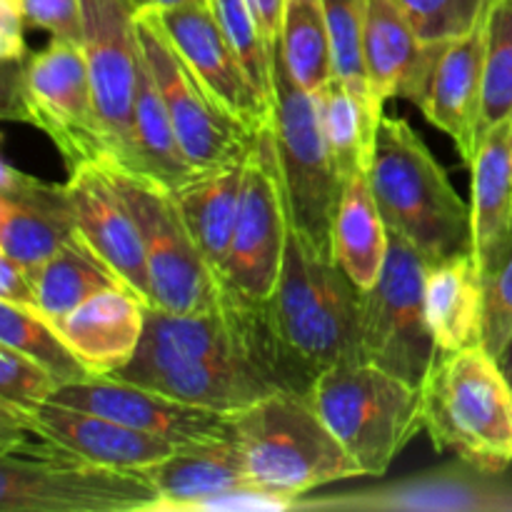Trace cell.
Masks as SVG:
<instances>
[{"instance_id": "cell-1", "label": "cell", "mask_w": 512, "mask_h": 512, "mask_svg": "<svg viewBox=\"0 0 512 512\" xmlns=\"http://www.w3.org/2000/svg\"><path fill=\"white\" fill-rule=\"evenodd\" d=\"M108 378L218 413H235L280 390L308 395L315 385V375L275 333L265 300L228 288L205 313L148 308L138 353Z\"/></svg>"}, {"instance_id": "cell-2", "label": "cell", "mask_w": 512, "mask_h": 512, "mask_svg": "<svg viewBox=\"0 0 512 512\" xmlns=\"http://www.w3.org/2000/svg\"><path fill=\"white\" fill-rule=\"evenodd\" d=\"M368 175L388 228L430 265L473 253L470 205L408 120L380 118Z\"/></svg>"}, {"instance_id": "cell-3", "label": "cell", "mask_w": 512, "mask_h": 512, "mask_svg": "<svg viewBox=\"0 0 512 512\" xmlns=\"http://www.w3.org/2000/svg\"><path fill=\"white\" fill-rule=\"evenodd\" d=\"M360 300L363 290L333 250L318 248L293 225L278 285L265 300L270 323L290 353L315 375L365 360Z\"/></svg>"}, {"instance_id": "cell-4", "label": "cell", "mask_w": 512, "mask_h": 512, "mask_svg": "<svg viewBox=\"0 0 512 512\" xmlns=\"http://www.w3.org/2000/svg\"><path fill=\"white\" fill-rule=\"evenodd\" d=\"M155 503L140 470L88 463L25 423L0 418L3 512H153Z\"/></svg>"}, {"instance_id": "cell-5", "label": "cell", "mask_w": 512, "mask_h": 512, "mask_svg": "<svg viewBox=\"0 0 512 512\" xmlns=\"http://www.w3.org/2000/svg\"><path fill=\"white\" fill-rule=\"evenodd\" d=\"M228 418L250 478L293 508L310 490L365 475L308 395L280 390Z\"/></svg>"}, {"instance_id": "cell-6", "label": "cell", "mask_w": 512, "mask_h": 512, "mask_svg": "<svg viewBox=\"0 0 512 512\" xmlns=\"http://www.w3.org/2000/svg\"><path fill=\"white\" fill-rule=\"evenodd\" d=\"M423 430L438 450L490 473L512 465V385L485 345L440 353L420 385Z\"/></svg>"}, {"instance_id": "cell-7", "label": "cell", "mask_w": 512, "mask_h": 512, "mask_svg": "<svg viewBox=\"0 0 512 512\" xmlns=\"http://www.w3.org/2000/svg\"><path fill=\"white\" fill-rule=\"evenodd\" d=\"M308 398L370 478L388 473L393 460L423 430L418 385L368 360L323 370Z\"/></svg>"}, {"instance_id": "cell-8", "label": "cell", "mask_w": 512, "mask_h": 512, "mask_svg": "<svg viewBox=\"0 0 512 512\" xmlns=\"http://www.w3.org/2000/svg\"><path fill=\"white\" fill-rule=\"evenodd\" d=\"M3 118L53 140L68 170L108 160L83 45L50 38L23 63H5Z\"/></svg>"}, {"instance_id": "cell-9", "label": "cell", "mask_w": 512, "mask_h": 512, "mask_svg": "<svg viewBox=\"0 0 512 512\" xmlns=\"http://www.w3.org/2000/svg\"><path fill=\"white\" fill-rule=\"evenodd\" d=\"M428 268L423 253L390 230L383 273L360 300L363 358L418 388L440 355L425 310Z\"/></svg>"}, {"instance_id": "cell-10", "label": "cell", "mask_w": 512, "mask_h": 512, "mask_svg": "<svg viewBox=\"0 0 512 512\" xmlns=\"http://www.w3.org/2000/svg\"><path fill=\"white\" fill-rule=\"evenodd\" d=\"M98 165L138 220L153 285V308L165 313H205L215 308L223 283L185 228L173 190L123 165Z\"/></svg>"}, {"instance_id": "cell-11", "label": "cell", "mask_w": 512, "mask_h": 512, "mask_svg": "<svg viewBox=\"0 0 512 512\" xmlns=\"http://www.w3.org/2000/svg\"><path fill=\"white\" fill-rule=\"evenodd\" d=\"M273 90V128L288 190L290 220L310 243L333 250V218L343 178L325 143L315 98L290 75L280 48L273 60Z\"/></svg>"}, {"instance_id": "cell-12", "label": "cell", "mask_w": 512, "mask_h": 512, "mask_svg": "<svg viewBox=\"0 0 512 512\" xmlns=\"http://www.w3.org/2000/svg\"><path fill=\"white\" fill-rule=\"evenodd\" d=\"M293 228L280 168L273 123L258 130L245 163L243 198L228 260L220 273L223 288L253 300H268L283 270Z\"/></svg>"}, {"instance_id": "cell-13", "label": "cell", "mask_w": 512, "mask_h": 512, "mask_svg": "<svg viewBox=\"0 0 512 512\" xmlns=\"http://www.w3.org/2000/svg\"><path fill=\"white\" fill-rule=\"evenodd\" d=\"M138 35L143 58L190 165L195 170H210L245 158L255 133L208 93L153 15H138Z\"/></svg>"}, {"instance_id": "cell-14", "label": "cell", "mask_w": 512, "mask_h": 512, "mask_svg": "<svg viewBox=\"0 0 512 512\" xmlns=\"http://www.w3.org/2000/svg\"><path fill=\"white\" fill-rule=\"evenodd\" d=\"M83 53L88 60L95 108L108 143V160L123 163L130 143L133 105L145 58L133 0H80Z\"/></svg>"}, {"instance_id": "cell-15", "label": "cell", "mask_w": 512, "mask_h": 512, "mask_svg": "<svg viewBox=\"0 0 512 512\" xmlns=\"http://www.w3.org/2000/svg\"><path fill=\"white\" fill-rule=\"evenodd\" d=\"M140 473L158 495L153 512L293 510L290 500L260 488L250 478L233 435L180 445Z\"/></svg>"}, {"instance_id": "cell-16", "label": "cell", "mask_w": 512, "mask_h": 512, "mask_svg": "<svg viewBox=\"0 0 512 512\" xmlns=\"http://www.w3.org/2000/svg\"><path fill=\"white\" fill-rule=\"evenodd\" d=\"M145 15L158 20L180 58L235 120L253 133L273 123L275 105L248 75L210 0H193L163 13Z\"/></svg>"}, {"instance_id": "cell-17", "label": "cell", "mask_w": 512, "mask_h": 512, "mask_svg": "<svg viewBox=\"0 0 512 512\" xmlns=\"http://www.w3.org/2000/svg\"><path fill=\"white\" fill-rule=\"evenodd\" d=\"M398 510V512H512L508 473L465 460L380 488L353 490L330 498H300L293 510Z\"/></svg>"}, {"instance_id": "cell-18", "label": "cell", "mask_w": 512, "mask_h": 512, "mask_svg": "<svg viewBox=\"0 0 512 512\" xmlns=\"http://www.w3.org/2000/svg\"><path fill=\"white\" fill-rule=\"evenodd\" d=\"M50 403L105 415L128 428L158 435L175 445L208 443V440L233 435L228 413L183 403V400L158 393V390L108 378V375H98V378L83 380V383L60 385Z\"/></svg>"}, {"instance_id": "cell-19", "label": "cell", "mask_w": 512, "mask_h": 512, "mask_svg": "<svg viewBox=\"0 0 512 512\" xmlns=\"http://www.w3.org/2000/svg\"><path fill=\"white\" fill-rule=\"evenodd\" d=\"M485 23L460 38L430 43V63L420 88L418 108L443 130L465 163L475 158L483 140Z\"/></svg>"}, {"instance_id": "cell-20", "label": "cell", "mask_w": 512, "mask_h": 512, "mask_svg": "<svg viewBox=\"0 0 512 512\" xmlns=\"http://www.w3.org/2000/svg\"><path fill=\"white\" fill-rule=\"evenodd\" d=\"M70 203L83 243L113 270L120 283L153 308V285L145 258L138 220L113 180L98 163H83L70 170Z\"/></svg>"}, {"instance_id": "cell-21", "label": "cell", "mask_w": 512, "mask_h": 512, "mask_svg": "<svg viewBox=\"0 0 512 512\" xmlns=\"http://www.w3.org/2000/svg\"><path fill=\"white\" fill-rule=\"evenodd\" d=\"M80 238L68 185L48 183L10 163L0 168V255L38 268Z\"/></svg>"}, {"instance_id": "cell-22", "label": "cell", "mask_w": 512, "mask_h": 512, "mask_svg": "<svg viewBox=\"0 0 512 512\" xmlns=\"http://www.w3.org/2000/svg\"><path fill=\"white\" fill-rule=\"evenodd\" d=\"M0 418L25 423L33 433L53 440L55 445L70 450L88 463L105 465V468L143 470L160 463L180 448L170 440L140 433V430L128 428L105 415L65 408V405L50 403V400L28 415L0 413Z\"/></svg>"}, {"instance_id": "cell-23", "label": "cell", "mask_w": 512, "mask_h": 512, "mask_svg": "<svg viewBox=\"0 0 512 512\" xmlns=\"http://www.w3.org/2000/svg\"><path fill=\"white\" fill-rule=\"evenodd\" d=\"M145 320L148 305L133 290L110 288L85 300L55 325L95 375H115L138 353Z\"/></svg>"}, {"instance_id": "cell-24", "label": "cell", "mask_w": 512, "mask_h": 512, "mask_svg": "<svg viewBox=\"0 0 512 512\" xmlns=\"http://www.w3.org/2000/svg\"><path fill=\"white\" fill-rule=\"evenodd\" d=\"M430 63V43L415 30L398 0H368L365 13V68L373 100L418 103Z\"/></svg>"}, {"instance_id": "cell-25", "label": "cell", "mask_w": 512, "mask_h": 512, "mask_svg": "<svg viewBox=\"0 0 512 512\" xmlns=\"http://www.w3.org/2000/svg\"><path fill=\"white\" fill-rule=\"evenodd\" d=\"M425 310L440 353L485 345V288L473 253L430 265Z\"/></svg>"}, {"instance_id": "cell-26", "label": "cell", "mask_w": 512, "mask_h": 512, "mask_svg": "<svg viewBox=\"0 0 512 512\" xmlns=\"http://www.w3.org/2000/svg\"><path fill=\"white\" fill-rule=\"evenodd\" d=\"M245 163L248 155L220 168L200 170L195 178L173 190L185 228L195 245L220 278L238 225L240 198H243Z\"/></svg>"}, {"instance_id": "cell-27", "label": "cell", "mask_w": 512, "mask_h": 512, "mask_svg": "<svg viewBox=\"0 0 512 512\" xmlns=\"http://www.w3.org/2000/svg\"><path fill=\"white\" fill-rule=\"evenodd\" d=\"M390 228L373 195L368 168L343 178L333 218V255L360 290H370L383 273Z\"/></svg>"}, {"instance_id": "cell-28", "label": "cell", "mask_w": 512, "mask_h": 512, "mask_svg": "<svg viewBox=\"0 0 512 512\" xmlns=\"http://www.w3.org/2000/svg\"><path fill=\"white\" fill-rule=\"evenodd\" d=\"M120 165L170 190H178L180 185H185L200 173L190 165L183 148H180L173 120H170L163 95H160L158 85L150 75L148 63H145L143 75H140L128 153H125V160Z\"/></svg>"}, {"instance_id": "cell-29", "label": "cell", "mask_w": 512, "mask_h": 512, "mask_svg": "<svg viewBox=\"0 0 512 512\" xmlns=\"http://www.w3.org/2000/svg\"><path fill=\"white\" fill-rule=\"evenodd\" d=\"M473 173V255L483 258L508 235L512 225V130L510 120L485 130L475 158Z\"/></svg>"}, {"instance_id": "cell-30", "label": "cell", "mask_w": 512, "mask_h": 512, "mask_svg": "<svg viewBox=\"0 0 512 512\" xmlns=\"http://www.w3.org/2000/svg\"><path fill=\"white\" fill-rule=\"evenodd\" d=\"M38 313L50 323H60L68 313L110 288H125L118 275L83 243H65L53 258L33 268Z\"/></svg>"}, {"instance_id": "cell-31", "label": "cell", "mask_w": 512, "mask_h": 512, "mask_svg": "<svg viewBox=\"0 0 512 512\" xmlns=\"http://www.w3.org/2000/svg\"><path fill=\"white\" fill-rule=\"evenodd\" d=\"M313 98L325 143H328L340 178L358 168H370L375 133L380 125L378 120L365 110V105L355 98L353 90L338 75H333Z\"/></svg>"}, {"instance_id": "cell-32", "label": "cell", "mask_w": 512, "mask_h": 512, "mask_svg": "<svg viewBox=\"0 0 512 512\" xmlns=\"http://www.w3.org/2000/svg\"><path fill=\"white\" fill-rule=\"evenodd\" d=\"M280 53L290 75L310 95H318L323 85L333 78V45H330L323 0H288L285 3Z\"/></svg>"}, {"instance_id": "cell-33", "label": "cell", "mask_w": 512, "mask_h": 512, "mask_svg": "<svg viewBox=\"0 0 512 512\" xmlns=\"http://www.w3.org/2000/svg\"><path fill=\"white\" fill-rule=\"evenodd\" d=\"M0 345H8L33 358L35 363L50 370L60 380V385L98 378L70 348L58 325L50 323L38 310L0 303Z\"/></svg>"}, {"instance_id": "cell-34", "label": "cell", "mask_w": 512, "mask_h": 512, "mask_svg": "<svg viewBox=\"0 0 512 512\" xmlns=\"http://www.w3.org/2000/svg\"><path fill=\"white\" fill-rule=\"evenodd\" d=\"M325 20H328L330 45H333L335 75L353 90L355 98L365 105L370 115L380 123L383 108L373 100L365 68V13L368 0H323Z\"/></svg>"}, {"instance_id": "cell-35", "label": "cell", "mask_w": 512, "mask_h": 512, "mask_svg": "<svg viewBox=\"0 0 512 512\" xmlns=\"http://www.w3.org/2000/svg\"><path fill=\"white\" fill-rule=\"evenodd\" d=\"M512 118V0H495L485 18L483 130Z\"/></svg>"}, {"instance_id": "cell-36", "label": "cell", "mask_w": 512, "mask_h": 512, "mask_svg": "<svg viewBox=\"0 0 512 512\" xmlns=\"http://www.w3.org/2000/svg\"><path fill=\"white\" fill-rule=\"evenodd\" d=\"M215 15H218L220 25L228 33L230 43H233L235 53L243 60L245 70L258 85L260 93L275 105V90H273V60L275 53L270 50L268 40L260 33L258 23L253 18L248 0H210Z\"/></svg>"}, {"instance_id": "cell-37", "label": "cell", "mask_w": 512, "mask_h": 512, "mask_svg": "<svg viewBox=\"0 0 512 512\" xmlns=\"http://www.w3.org/2000/svg\"><path fill=\"white\" fill-rule=\"evenodd\" d=\"M478 265L485 288V348L498 355L512 333V225Z\"/></svg>"}, {"instance_id": "cell-38", "label": "cell", "mask_w": 512, "mask_h": 512, "mask_svg": "<svg viewBox=\"0 0 512 512\" xmlns=\"http://www.w3.org/2000/svg\"><path fill=\"white\" fill-rule=\"evenodd\" d=\"M60 380L28 355L0 345V413L28 415L48 403Z\"/></svg>"}, {"instance_id": "cell-39", "label": "cell", "mask_w": 512, "mask_h": 512, "mask_svg": "<svg viewBox=\"0 0 512 512\" xmlns=\"http://www.w3.org/2000/svg\"><path fill=\"white\" fill-rule=\"evenodd\" d=\"M425 43L460 38L485 23L495 0H398Z\"/></svg>"}, {"instance_id": "cell-40", "label": "cell", "mask_w": 512, "mask_h": 512, "mask_svg": "<svg viewBox=\"0 0 512 512\" xmlns=\"http://www.w3.org/2000/svg\"><path fill=\"white\" fill-rule=\"evenodd\" d=\"M30 28H40L50 38L83 45V10L80 0H23Z\"/></svg>"}, {"instance_id": "cell-41", "label": "cell", "mask_w": 512, "mask_h": 512, "mask_svg": "<svg viewBox=\"0 0 512 512\" xmlns=\"http://www.w3.org/2000/svg\"><path fill=\"white\" fill-rule=\"evenodd\" d=\"M23 0H0V58L3 63H23L28 58L25 28H28Z\"/></svg>"}, {"instance_id": "cell-42", "label": "cell", "mask_w": 512, "mask_h": 512, "mask_svg": "<svg viewBox=\"0 0 512 512\" xmlns=\"http://www.w3.org/2000/svg\"><path fill=\"white\" fill-rule=\"evenodd\" d=\"M0 303L38 310L33 268L8 258V255H0Z\"/></svg>"}, {"instance_id": "cell-43", "label": "cell", "mask_w": 512, "mask_h": 512, "mask_svg": "<svg viewBox=\"0 0 512 512\" xmlns=\"http://www.w3.org/2000/svg\"><path fill=\"white\" fill-rule=\"evenodd\" d=\"M285 3L288 0H248L253 18L258 23L260 33L268 40L270 50L280 48V35H283V18H285Z\"/></svg>"}, {"instance_id": "cell-44", "label": "cell", "mask_w": 512, "mask_h": 512, "mask_svg": "<svg viewBox=\"0 0 512 512\" xmlns=\"http://www.w3.org/2000/svg\"><path fill=\"white\" fill-rule=\"evenodd\" d=\"M185 3H193V0H133V5H135V10H138V15L163 13V10L178 8V5H185Z\"/></svg>"}, {"instance_id": "cell-45", "label": "cell", "mask_w": 512, "mask_h": 512, "mask_svg": "<svg viewBox=\"0 0 512 512\" xmlns=\"http://www.w3.org/2000/svg\"><path fill=\"white\" fill-rule=\"evenodd\" d=\"M495 358H498V363H500V368H503L505 378H508L510 385H512V333H510V338L505 340L503 350H500V353L495 355Z\"/></svg>"}, {"instance_id": "cell-46", "label": "cell", "mask_w": 512, "mask_h": 512, "mask_svg": "<svg viewBox=\"0 0 512 512\" xmlns=\"http://www.w3.org/2000/svg\"><path fill=\"white\" fill-rule=\"evenodd\" d=\"M510 130H512V118H510Z\"/></svg>"}]
</instances>
